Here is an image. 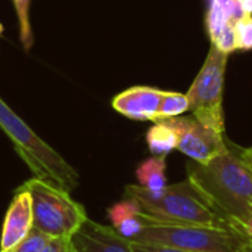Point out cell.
Here are the masks:
<instances>
[{
	"label": "cell",
	"mask_w": 252,
	"mask_h": 252,
	"mask_svg": "<svg viewBox=\"0 0 252 252\" xmlns=\"http://www.w3.org/2000/svg\"><path fill=\"white\" fill-rule=\"evenodd\" d=\"M188 179L229 223L239 224L252 213V171L230 148L208 164L190 159Z\"/></svg>",
	"instance_id": "obj_1"
},
{
	"label": "cell",
	"mask_w": 252,
	"mask_h": 252,
	"mask_svg": "<svg viewBox=\"0 0 252 252\" xmlns=\"http://www.w3.org/2000/svg\"><path fill=\"white\" fill-rule=\"evenodd\" d=\"M126 198L134 199L145 217L173 224H207L230 226L199 190L185 180L164 188L159 192H151L139 185H128L124 189Z\"/></svg>",
	"instance_id": "obj_2"
},
{
	"label": "cell",
	"mask_w": 252,
	"mask_h": 252,
	"mask_svg": "<svg viewBox=\"0 0 252 252\" xmlns=\"http://www.w3.org/2000/svg\"><path fill=\"white\" fill-rule=\"evenodd\" d=\"M0 130L9 137L15 152L28 165L34 177L50 182L66 192L80 185V173L47 142H44L1 97Z\"/></svg>",
	"instance_id": "obj_3"
},
{
	"label": "cell",
	"mask_w": 252,
	"mask_h": 252,
	"mask_svg": "<svg viewBox=\"0 0 252 252\" xmlns=\"http://www.w3.org/2000/svg\"><path fill=\"white\" fill-rule=\"evenodd\" d=\"M131 242L161 244L192 252H244L245 235L232 226L173 224L145 217L142 233Z\"/></svg>",
	"instance_id": "obj_4"
},
{
	"label": "cell",
	"mask_w": 252,
	"mask_h": 252,
	"mask_svg": "<svg viewBox=\"0 0 252 252\" xmlns=\"http://www.w3.org/2000/svg\"><path fill=\"white\" fill-rule=\"evenodd\" d=\"M21 188L31 195L32 227L49 238H69L89 219L69 192L50 182L32 177Z\"/></svg>",
	"instance_id": "obj_5"
},
{
	"label": "cell",
	"mask_w": 252,
	"mask_h": 252,
	"mask_svg": "<svg viewBox=\"0 0 252 252\" xmlns=\"http://www.w3.org/2000/svg\"><path fill=\"white\" fill-rule=\"evenodd\" d=\"M227 58V53L211 44L199 74L186 93L193 117L219 133H224L223 87Z\"/></svg>",
	"instance_id": "obj_6"
},
{
	"label": "cell",
	"mask_w": 252,
	"mask_h": 252,
	"mask_svg": "<svg viewBox=\"0 0 252 252\" xmlns=\"http://www.w3.org/2000/svg\"><path fill=\"white\" fill-rule=\"evenodd\" d=\"M167 120L177 130V149L186 157H189L192 161L198 164H208L214 158L229 151V146L226 145L223 137L224 133H219L207 127L195 117L180 115Z\"/></svg>",
	"instance_id": "obj_7"
},
{
	"label": "cell",
	"mask_w": 252,
	"mask_h": 252,
	"mask_svg": "<svg viewBox=\"0 0 252 252\" xmlns=\"http://www.w3.org/2000/svg\"><path fill=\"white\" fill-rule=\"evenodd\" d=\"M68 252H133L130 241L112 226L87 219L69 238Z\"/></svg>",
	"instance_id": "obj_8"
},
{
	"label": "cell",
	"mask_w": 252,
	"mask_h": 252,
	"mask_svg": "<svg viewBox=\"0 0 252 252\" xmlns=\"http://www.w3.org/2000/svg\"><path fill=\"white\" fill-rule=\"evenodd\" d=\"M32 229V204L28 190L19 188L4 216L0 252H10L19 245Z\"/></svg>",
	"instance_id": "obj_9"
},
{
	"label": "cell",
	"mask_w": 252,
	"mask_h": 252,
	"mask_svg": "<svg viewBox=\"0 0 252 252\" xmlns=\"http://www.w3.org/2000/svg\"><path fill=\"white\" fill-rule=\"evenodd\" d=\"M164 93L155 87L134 86L118 93L112 99V108L134 121H155Z\"/></svg>",
	"instance_id": "obj_10"
},
{
	"label": "cell",
	"mask_w": 252,
	"mask_h": 252,
	"mask_svg": "<svg viewBox=\"0 0 252 252\" xmlns=\"http://www.w3.org/2000/svg\"><path fill=\"white\" fill-rule=\"evenodd\" d=\"M108 217L112 227L130 242L134 241L145 227V216L142 214L139 204L131 198L114 204L108 210Z\"/></svg>",
	"instance_id": "obj_11"
},
{
	"label": "cell",
	"mask_w": 252,
	"mask_h": 252,
	"mask_svg": "<svg viewBox=\"0 0 252 252\" xmlns=\"http://www.w3.org/2000/svg\"><path fill=\"white\" fill-rule=\"evenodd\" d=\"M244 15L238 0H210L207 13V28L211 41L229 24H235Z\"/></svg>",
	"instance_id": "obj_12"
},
{
	"label": "cell",
	"mask_w": 252,
	"mask_h": 252,
	"mask_svg": "<svg viewBox=\"0 0 252 252\" xmlns=\"http://www.w3.org/2000/svg\"><path fill=\"white\" fill-rule=\"evenodd\" d=\"M146 143L152 155L167 157L171 151L177 149L179 134L173 124L164 118L154 123V126L146 133Z\"/></svg>",
	"instance_id": "obj_13"
},
{
	"label": "cell",
	"mask_w": 252,
	"mask_h": 252,
	"mask_svg": "<svg viewBox=\"0 0 252 252\" xmlns=\"http://www.w3.org/2000/svg\"><path fill=\"white\" fill-rule=\"evenodd\" d=\"M167 157L164 155H154L143 162L139 164L136 168V177L139 182V186L151 190V192H159L164 188H167Z\"/></svg>",
	"instance_id": "obj_14"
},
{
	"label": "cell",
	"mask_w": 252,
	"mask_h": 252,
	"mask_svg": "<svg viewBox=\"0 0 252 252\" xmlns=\"http://www.w3.org/2000/svg\"><path fill=\"white\" fill-rule=\"evenodd\" d=\"M186 111H189V99L186 94L177 93V92H165L162 96V100H161L155 121L164 120V118L180 117Z\"/></svg>",
	"instance_id": "obj_15"
},
{
	"label": "cell",
	"mask_w": 252,
	"mask_h": 252,
	"mask_svg": "<svg viewBox=\"0 0 252 252\" xmlns=\"http://www.w3.org/2000/svg\"><path fill=\"white\" fill-rule=\"evenodd\" d=\"M16 16L19 21V38L25 50H30L34 43L31 24H30V3L31 0H12Z\"/></svg>",
	"instance_id": "obj_16"
},
{
	"label": "cell",
	"mask_w": 252,
	"mask_h": 252,
	"mask_svg": "<svg viewBox=\"0 0 252 252\" xmlns=\"http://www.w3.org/2000/svg\"><path fill=\"white\" fill-rule=\"evenodd\" d=\"M236 46L241 50L252 49V15H242L235 22Z\"/></svg>",
	"instance_id": "obj_17"
},
{
	"label": "cell",
	"mask_w": 252,
	"mask_h": 252,
	"mask_svg": "<svg viewBox=\"0 0 252 252\" xmlns=\"http://www.w3.org/2000/svg\"><path fill=\"white\" fill-rule=\"evenodd\" d=\"M49 241H50V238L47 235H44L40 230H37L35 227H32L31 232L27 235V238L10 252H41V250L46 247V244Z\"/></svg>",
	"instance_id": "obj_18"
},
{
	"label": "cell",
	"mask_w": 252,
	"mask_h": 252,
	"mask_svg": "<svg viewBox=\"0 0 252 252\" xmlns=\"http://www.w3.org/2000/svg\"><path fill=\"white\" fill-rule=\"evenodd\" d=\"M130 244L133 252H192L177 247L161 245V244H148V242H130Z\"/></svg>",
	"instance_id": "obj_19"
},
{
	"label": "cell",
	"mask_w": 252,
	"mask_h": 252,
	"mask_svg": "<svg viewBox=\"0 0 252 252\" xmlns=\"http://www.w3.org/2000/svg\"><path fill=\"white\" fill-rule=\"evenodd\" d=\"M41 252H68V238H50Z\"/></svg>",
	"instance_id": "obj_20"
},
{
	"label": "cell",
	"mask_w": 252,
	"mask_h": 252,
	"mask_svg": "<svg viewBox=\"0 0 252 252\" xmlns=\"http://www.w3.org/2000/svg\"><path fill=\"white\" fill-rule=\"evenodd\" d=\"M232 227H235V229H238V230H241L242 233H245L247 236H251L252 238V213L242 221V223H239V224H233V223H229Z\"/></svg>",
	"instance_id": "obj_21"
},
{
	"label": "cell",
	"mask_w": 252,
	"mask_h": 252,
	"mask_svg": "<svg viewBox=\"0 0 252 252\" xmlns=\"http://www.w3.org/2000/svg\"><path fill=\"white\" fill-rule=\"evenodd\" d=\"M236 155L250 167V170L252 171V148H245V149L238 148L236 149Z\"/></svg>",
	"instance_id": "obj_22"
},
{
	"label": "cell",
	"mask_w": 252,
	"mask_h": 252,
	"mask_svg": "<svg viewBox=\"0 0 252 252\" xmlns=\"http://www.w3.org/2000/svg\"><path fill=\"white\" fill-rule=\"evenodd\" d=\"M244 15H252V0H238Z\"/></svg>",
	"instance_id": "obj_23"
},
{
	"label": "cell",
	"mask_w": 252,
	"mask_h": 252,
	"mask_svg": "<svg viewBox=\"0 0 252 252\" xmlns=\"http://www.w3.org/2000/svg\"><path fill=\"white\" fill-rule=\"evenodd\" d=\"M245 235V233H244ZM244 252H252V238L245 235V247H244Z\"/></svg>",
	"instance_id": "obj_24"
}]
</instances>
